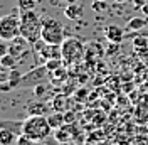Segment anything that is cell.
Returning a JSON list of instances; mask_svg holds the SVG:
<instances>
[{
	"label": "cell",
	"instance_id": "10",
	"mask_svg": "<svg viewBox=\"0 0 148 145\" xmlns=\"http://www.w3.org/2000/svg\"><path fill=\"white\" fill-rule=\"evenodd\" d=\"M49 106L51 105L37 100V101H30L25 106V111H27V115H47L49 113Z\"/></svg>",
	"mask_w": 148,
	"mask_h": 145
},
{
	"label": "cell",
	"instance_id": "32",
	"mask_svg": "<svg viewBox=\"0 0 148 145\" xmlns=\"http://www.w3.org/2000/svg\"><path fill=\"white\" fill-rule=\"evenodd\" d=\"M147 3H148V0H133L135 9H138V10H141V7H143V5H147Z\"/></svg>",
	"mask_w": 148,
	"mask_h": 145
},
{
	"label": "cell",
	"instance_id": "40",
	"mask_svg": "<svg viewBox=\"0 0 148 145\" xmlns=\"http://www.w3.org/2000/svg\"><path fill=\"white\" fill-rule=\"evenodd\" d=\"M0 69H2V57H0Z\"/></svg>",
	"mask_w": 148,
	"mask_h": 145
},
{
	"label": "cell",
	"instance_id": "5",
	"mask_svg": "<svg viewBox=\"0 0 148 145\" xmlns=\"http://www.w3.org/2000/svg\"><path fill=\"white\" fill-rule=\"evenodd\" d=\"M40 37L46 41L47 44H56V46H61L64 42V27L59 20L56 19H46L44 24H42V34Z\"/></svg>",
	"mask_w": 148,
	"mask_h": 145
},
{
	"label": "cell",
	"instance_id": "39",
	"mask_svg": "<svg viewBox=\"0 0 148 145\" xmlns=\"http://www.w3.org/2000/svg\"><path fill=\"white\" fill-rule=\"evenodd\" d=\"M116 2H118V3H123V2H126V0H116Z\"/></svg>",
	"mask_w": 148,
	"mask_h": 145
},
{
	"label": "cell",
	"instance_id": "18",
	"mask_svg": "<svg viewBox=\"0 0 148 145\" xmlns=\"http://www.w3.org/2000/svg\"><path fill=\"white\" fill-rule=\"evenodd\" d=\"M18 59L15 57V56H12L9 52V54L2 56V69H7V71H10V69H14L15 66H17Z\"/></svg>",
	"mask_w": 148,
	"mask_h": 145
},
{
	"label": "cell",
	"instance_id": "42",
	"mask_svg": "<svg viewBox=\"0 0 148 145\" xmlns=\"http://www.w3.org/2000/svg\"><path fill=\"white\" fill-rule=\"evenodd\" d=\"M36 2H37V0H36Z\"/></svg>",
	"mask_w": 148,
	"mask_h": 145
},
{
	"label": "cell",
	"instance_id": "13",
	"mask_svg": "<svg viewBox=\"0 0 148 145\" xmlns=\"http://www.w3.org/2000/svg\"><path fill=\"white\" fill-rule=\"evenodd\" d=\"M17 142V133L9 128H0V145H14Z\"/></svg>",
	"mask_w": 148,
	"mask_h": 145
},
{
	"label": "cell",
	"instance_id": "12",
	"mask_svg": "<svg viewBox=\"0 0 148 145\" xmlns=\"http://www.w3.org/2000/svg\"><path fill=\"white\" fill-rule=\"evenodd\" d=\"M64 15L69 20H79L84 15V10H83V7H79L76 3H67V7L64 9Z\"/></svg>",
	"mask_w": 148,
	"mask_h": 145
},
{
	"label": "cell",
	"instance_id": "28",
	"mask_svg": "<svg viewBox=\"0 0 148 145\" xmlns=\"http://www.w3.org/2000/svg\"><path fill=\"white\" fill-rule=\"evenodd\" d=\"M44 145H77L74 144V140H71V142H59V140H49V137H47L46 140H44Z\"/></svg>",
	"mask_w": 148,
	"mask_h": 145
},
{
	"label": "cell",
	"instance_id": "25",
	"mask_svg": "<svg viewBox=\"0 0 148 145\" xmlns=\"http://www.w3.org/2000/svg\"><path fill=\"white\" fill-rule=\"evenodd\" d=\"M32 144H34V140H32L30 137H27L25 133L17 135V142H15V145H32Z\"/></svg>",
	"mask_w": 148,
	"mask_h": 145
},
{
	"label": "cell",
	"instance_id": "14",
	"mask_svg": "<svg viewBox=\"0 0 148 145\" xmlns=\"http://www.w3.org/2000/svg\"><path fill=\"white\" fill-rule=\"evenodd\" d=\"M47 122H49V125L52 127V130H56V128H61L66 123L64 113H61V111H52L51 115H47Z\"/></svg>",
	"mask_w": 148,
	"mask_h": 145
},
{
	"label": "cell",
	"instance_id": "7",
	"mask_svg": "<svg viewBox=\"0 0 148 145\" xmlns=\"http://www.w3.org/2000/svg\"><path fill=\"white\" fill-rule=\"evenodd\" d=\"M30 46L32 44L24 36H17V37H14L12 41H9V52L12 56H15L20 61L22 57L27 56V52L30 51Z\"/></svg>",
	"mask_w": 148,
	"mask_h": 145
},
{
	"label": "cell",
	"instance_id": "31",
	"mask_svg": "<svg viewBox=\"0 0 148 145\" xmlns=\"http://www.w3.org/2000/svg\"><path fill=\"white\" fill-rule=\"evenodd\" d=\"M10 90H14V88H12V84H10L9 81L0 83V91H2V93H9Z\"/></svg>",
	"mask_w": 148,
	"mask_h": 145
},
{
	"label": "cell",
	"instance_id": "6",
	"mask_svg": "<svg viewBox=\"0 0 148 145\" xmlns=\"http://www.w3.org/2000/svg\"><path fill=\"white\" fill-rule=\"evenodd\" d=\"M51 76V71L47 69V66H37L34 69H30L29 72L22 74V81H20V86L18 88H34L40 83H46Z\"/></svg>",
	"mask_w": 148,
	"mask_h": 145
},
{
	"label": "cell",
	"instance_id": "17",
	"mask_svg": "<svg viewBox=\"0 0 148 145\" xmlns=\"http://www.w3.org/2000/svg\"><path fill=\"white\" fill-rule=\"evenodd\" d=\"M54 138L59 140V142H71V140H73V135H71L69 130L62 125L61 128H56L54 130Z\"/></svg>",
	"mask_w": 148,
	"mask_h": 145
},
{
	"label": "cell",
	"instance_id": "23",
	"mask_svg": "<svg viewBox=\"0 0 148 145\" xmlns=\"http://www.w3.org/2000/svg\"><path fill=\"white\" fill-rule=\"evenodd\" d=\"M88 93H89V91L86 90V88H76V91H74V100L76 101H86Z\"/></svg>",
	"mask_w": 148,
	"mask_h": 145
},
{
	"label": "cell",
	"instance_id": "27",
	"mask_svg": "<svg viewBox=\"0 0 148 145\" xmlns=\"http://www.w3.org/2000/svg\"><path fill=\"white\" fill-rule=\"evenodd\" d=\"M120 49V42H110L108 44V49H106V54L108 56H114Z\"/></svg>",
	"mask_w": 148,
	"mask_h": 145
},
{
	"label": "cell",
	"instance_id": "33",
	"mask_svg": "<svg viewBox=\"0 0 148 145\" xmlns=\"http://www.w3.org/2000/svg\"><path fill=\"white\" fill-rule=\"evenodd\" d=\"M133 86H135V83H125V84H121V88L125 90V93H131Z\"/></svg>",
	"mask_w": 148,
	"mask_h": 145
},
{
	"label": "cell",
	"instance_id": "36",
	"mask_svg": "<svg viewBox=\"0 0 148 145\" xmlns=\"http://www.w3.org/2000/svg\"><path fill=\"white\" fill-rule=\"evenodd\" d=\"M103 110L104 111H110L111 110V105H108V101H103Z\"/></svg>",
	"mask_w": 148,
	"mask_h": 145
},
{
	"label": "cell",
	"instance_id": "1",
	"mask_svg": "<svg viewBox=\"0 0 148 145\" xmlns=\"http://www.w3.org/2000/svg\"><path fill=\"white\" fill-rule=\"evenodd\" d=\"M52 127L47 122V115H29L24 120L22 133L30 137L34 142H44L51 135Z\"/></svg>",
	"mask_w": 148,
	"mask_h": 145
},
{
	"label": "cell",
	"instance_id": "8",
	"mask_svg": "<svg viewBox=\"0 0 148 145\" xmlns=\"http://www.w3.org/2000/svg\"><path fill=\"white\" fill-rule=\"evenodd\" d=\"M74 103H77V101L74 98H71V95H67V93H61V95L54 96L52 100L49 101L52 111H61V113H64L67 110H73Z\"/></svg>",
	"mask_w": 148,
	"mask_h": 145
},
{
	"label": "cell",
	"instance_id": "29",
	"mask_svg": "<svg viewBox=\"0 0 148 145\" xmlns=\"http://www.w3.org/2000/svg\"><path fill=\"white\" fill-rule=\"evenodd\" d=\"M64 120H66V123H74L76 122V113H74L73 110L64 111Z\"/></svg>",
	"mask_w": 148,
	"mask_h": 145
},
{
	"label": "cell",
	"instance_id": "22",
	"mask_svg": "<svg viewBox=\"0 0 148 145\" xmlns=\"http://www.w3.org/2000/svg\"><path fill=\"white\" fill-rule=\"evenodd\" d=\"M91 9L92 12H103L104 9H108V3H106V0H92Z\"/></svg>",
	"mask_w": 148,
	"mask_h": 145
},
{
	"label": "cell",
	"instance_id": "35",
	"mask_svg": "<svg viewBox=\"0 0 148 145\" xmlns=\"http://www.w3.org/2000/svg\"><path fill=\"white\" fill-rule=\"evenodd\" d=\"M88 81V74H79V78H77V83L81 84V83H86Z\"/></svg>",
	"mask_w": 148,
	"mask_h": 145
},
{
	"label": "cell",
	"instance_id": "15",
	"mask_svg": "<svg viewBox=\"0 0 148 145\" xmlns=\"http://www.w3.org/2000/svg\"><path fill=\"white\" fill-rule=\"evenodd\" d=\"M22 125H24V120H15V122L0 120V128H9V130H12V132H15L17 135L22 133Z\"/></svg>",
	"mask_w": 148,
	"mask_h": 145
},
{
	"label": "cell",
	"instance_id": "38",
	"mask_svg": "<svg viewBox=\"0 0 148 145\" xmlns=\"http://www.w3.org/2000/svg\"><path fill=\"white\" fill-rule=\"evenodd\" d=\"M67 3H76V0H66Z\"/></svg>",
	"mask_w": 148,
	"mask_h": 145
},
{
	"label": "cell",
	"instance_id": "34",
	"mask_svg": "<svg viewBox=\"0 0 148 145\" xmlns=\"http://www.w3.org/2000/svg\"><path fill=\"white\" fill-rule=\"evenodd\" d=\"M7 71V69H5ZM3 69H0V83H3V81H9V72H5Z\"/></svg>",
	"mask_w": 148,
	"mask_h": 145
},
{
	"label": "cell",
	"instance_id": "21",
	"mask_svg": "<svg viewBox=\"0 0 148 145\" xmlns=\"http://www.w3.org/2000/svg\"><path fill=\"white\" fill-rule=\"evenodd\" d=\"M46 66H47V69L52 72V71H56L57 68L64 66V61H62V59H47V61H46Z\"/></svg>",
	"mask_w": 148,
	"mask_h": 145
},
{
	"label": "cell",
	"instance_id": "20",
	"mask_svg": "<svg viewBox=\"0 0 148 145\" xmlns=\"http://www.w3.org/2000/svg\"><path fill=\"white\" fill-rule=\"evenodd\" d=\"M147 24H148V22L145 20V19H141V17H133V19L128 22L126 29H128V30H140V29L145 27Z\"/></svg>",
	"mask_w": 148,
	"mask_h": 145
},
{
	"label": "cell",
	"instance_id": "2",
	"mask_svg": "<svg viewBox=\"0 0 148 145\" xmlns=\"http://www.w3.org/2000/svg\"><path fill=\"white\" fill-rule=\"evenodd\" d=\"M42 24L39 14L34 9L30 10H20V36H24L30 44L40 39L42 34Z\"/></svg>",
	"mask_w": 148,
	"mask_h": 145
},
{
	"label": "cell",
	"instance_id": "4",
	"mask_svg": "<svg viewBox=\"0 0 148 145\" xmlns=\"http://www.w3.org/2000/svg\"><path fill=\"white\" fill-rule=\"evenodd\" d=\"M20 36V9L0 17V41H12Z\"/></svg>",
	"mask_w": 148,
	"mask_h": 145
},
{
	"label": "cell",
	"instance_id": "24",
	"mask_svg": "<svg viewBox=\"0 0 148 145\" xmlns=\"http://www.w3.org/2000/svg\"><path fill=\"white\" fill-rule=\"evenodd\" d=\"M17 7L20 10H30L36 7V0H18Z\"/></svg>",
	"mask_w": 148,
	"mask_h": 145
},
{
	"label": "cell",
	"instance_id": "16",
	"mask_svg": "<svg viewBox=\"0 0 148 145\" xmlns=\"http://www.w3.org/2000/svg\"><path fill=\"white\" fill-rule=\"evenodd\" d=\"M133 47H135L138 52L145 54L148 51V39L145 36H135V39H133Z\"/></svg>",
	"mask_w": 148,
	"mask_h": 145
},
{
	"label": "cell",
	"instance_id": "37",
	"mask_svg": "<svg viewBox=\"0 0 148 145\" xmlns=\"http://www.w3.org/2000/svg\"><path fill=\"white\" fill-rule=\"evenodd\" d=\"M141 12H143L145 15H148V3H147V5H143V7H141Z\"/></svg>",
	"mask_w": 148,
	"mask_h": 145
},
{
	"label": "cell",
	"instance_id": "19",
	"mask_svg": "<svg viewBox=\"0 0 148 145\" xmlns=\"http://www.w3.org/2000/svg\"><path fill=\"white\" fill-rule=\"evenodd\" d=\"M20 81H22V72L17 71L15 68H14V69H10V71H9V83L12 84V88H14V90H17L18 86H20Z\"/></svg>",
	"mask_w": 148,
	"mask_h": 145
},
{
	"label": "cell",
	"instance_id": "26",
	"mask_svg": "<svg viewBox=\"0 0 148 145\" xmlns=\"http://www.w3.org/2000/svg\"><path fill=\"white\" fill-rule=\"evenodd\" d=\"M46 91H47V86L44 83H40V84L34 86V96H36V98H42V96L46 95Z\"/></svg>",
	"mask_w": 148,
	"mask_h": 145
},
{
	"label": "cell",
	"instance_id": "41",
	"mask_svg": "<svg viewBox=\"0 0 148 145\" xmlns=\"http://www.w3.org/2000/svg\"><path fill=\"white\" fill-rule=\"evenodd\" d=\"M130 2H133V0H130Z\"/></svg>",
	"mask_w": 148,
	"mask_h": 145
},
{
	"label": "cell",
	"instance_id": "30",
	"mask_svg": "<svg viewBox=\"0 0 148 145\" xmlns=\"http://www.w3.org/2000/svg\"><path fill=\"white\" fill-rule=\"evenodd\" d=\"M5 54H9V44H7V41H2L0 42V57Z\"/></svg>",
	"mask_w": 148,
	"mask_h": 145
},
{
	"label": "cell",
	"instance_id": "9",
	"mask_svg": "<svg viewBox=\"0 0 148 145\" xmlns=\"http://www.w3.org/2000/svg\"><path fill=\"white\" fill-rule=\"evenodd\" d=\"M104 37L108 39V42H120L125 39V30L120 27V26H114L111 24L108 27L104 29Z\"/></svg>",
	"mask_w": 148,
	"mask_h": 145
},
{
	"label": "cell",
	"instance_id": "11",
	"mask_svg": "<svg viewBox=\"0 0 148 145\" xmlns=\"http://www.w3.org/2000/svg\"><path fill=\"white\" fill-rule=\"evenodd\" d=\"M49 79H51V83H52V84H56V86H61V84H62L64 81H67V79H69V74H67V69H66L64 66L57 68L56 71H52V72H51Z\"/></svg>",
	"mask_w": 148,
	"mask_h": 145
},
{
	"label": "cell",
	"instance_id": "3",
	"mask_svg": "<svg viewBox=\"0 0 148 145\" xmlns=\"http://www.w3.org/2000/svg\"><path fill=\"white\" fill-rule=\"evenodd\" d=\"M61 51H62V61L66 66H74L84 61L86 46L77 37H67L61 44Z\"/></svg>",
	"mask_w": 148,
	"mask_h": 145
}]
</instances>
